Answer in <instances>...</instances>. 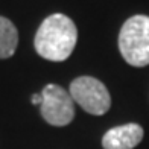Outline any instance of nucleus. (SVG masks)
<instances>
[{"instance_id": "f257e3e1", "label": "nucleus", "mask_w": 149, "mask_h": 149, "mask_svg": "<svg viewBox=\"0 0 149 149\" xmlns=\"http://www.w3.org/2000/svg\"><path fill=\"white\" fill-rule=\"evenodd\" d=\"M78 29L73 20L64 14H52L40 24L33 38L35 50L47 61H65L74 50Z\"/></svg>"}, {"instance_id": "f03ea898", "label": "nucleus", "mask_w": 149, "mask_h": 149, "mask_svg": "<svg viewBox=\"0 0 149 149\" xmlns=\"http://www.w3.org/2000/svg\"><path fill=\"white\" fill-rule=\"evenodd\" d=\"M119 50L130 65L149 64V17L134 15L123 23L119 32Z\"/></svg>"}, {"instance_id": "7ed1b4c3", "label": "nucleus", "mask_w": 149, "mask_h": 149, "mask_svg": "<svg viewBox=\"0 0 149 149\" xmlns=\"http://www.w3.org/2000/svg\"><path fill=\"white\" fill-rule=\"evenodd\" d=\"M70 96L84 111L102 116L111 107V96L102 81L93 76H79L72 81Z\"/></svg>"}, {"instance_id": "20e7f679", "label": "nucleus", "mask_w": 149, "mask_h": 149, "mask_svg": "<svg viewBox=\"0 0 149 149\" xmlns=\"http://www.w3.org/2000/svg\"><path fill=\"white\" fill-rule=\"evenodd\" d=\"M43 102L40 105L41 117L52 126H65L74 117V102L70 93L56 84L46 85L43 91Z\"/></svg>"}, {"instance_id": "39448f33", "label": "nucleus", "mask_w": 149, "mask_h": 149, "mask_svg": "<svg viewBox=\"0 0 149 149\" xmlns=\"http://www.w3.org/2000/svg\"><path fill=\"white\" fill-rule=\"evenodd\" d=\"M145 131L139 123H126L108 130L102 137L104 149H134L143 140Z\"/></svg>"}, {"instance_id": "423d86ee", "label": "nucleus", "mask_w": 149, "mask_h": 149, "mask_svg": "<svg viewBox=\"0 0 149 149\" xmlns=\"http://www.w3.org/2000/svg\"><path fill=\"white\" fill-rule=\"evenodd\" d=\"M18 44V32L9 18L0 15V59L11 58Z\"/></svg>"}, {"instance_id": "0eeeda50", "label": "nucleus", "mask_w": 149, "mask_h": 149, "mask_svg": "<svg viewBox=\"0 0 149 149\" xmlns=\"http://www.w3.org/2000/svg\"><path fill=\"white\" fill-rule=\"evenodd\" d=\"M31 102H32L33 105H41V102H43L41 93H40V94H33V96L31 97Z\"/></svg>"}]
</instances>
